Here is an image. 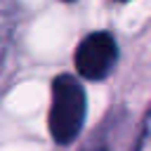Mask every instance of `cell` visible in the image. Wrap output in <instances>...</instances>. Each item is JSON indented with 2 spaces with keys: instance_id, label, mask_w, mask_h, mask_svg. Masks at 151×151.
I'll return each instance as SVG.
<instances>
[{
  "instance_id": "obj_1",
  "label": "cell",
  "mask_w": 151,
  "mask_h": 151,
  "mask_svg": "<svg viewBox=\"0 0 151 151\" xmlns=\"http://www.w3.org/2000/svg\"><path fill=\"white\" fill-rule=\"evenodd\" d=\"M87 116V97L83 83L71 73H59L52 80V97H50V113L47 127L59 146H68L83 132Z\"/></svg>"
},
{
  "instance_id": "obj_2",
  "label": "cell",
  "mask_w": 151,
  "mask_h": 151,
  "mask_svg": "<svg viewBox=\"0 0 151 151\" xmlns=\"http://www.w3.org/2000/svg\"><path fill=\"white\" fill-rule=\"evenodd\" d=\"M73 64L80 78L94 83L106 80L118 64V42L113 33L109 31L87 33L73 52Z\"/></svg>"
},
{
  "instance_id": "obj_3",
  "label": "cell",
  "mask_w": 151,
  "mask_h": 151,
  "mask_svg": "<svg viewBox=\"0 0 151 151\" xmlns=\"http://www.w3.org/2000/svg\"><path fill=\"white\" fill-rule=\"evenodd\" d=\"M17 19H19V7L14 0H0V71L7 59L14 31H17Z\"/></svg>"
},
{
  "instance_id": "obj_4",
  "label": "cell",
  "mask_w": 151,
  "mask_h": 151,
  "mask_svg": "<svg viewBox=\"0 0 151 151\" xmlns=\"http://www.w3.org/2000/svg\"><path fill=\"white\" fill-rule=\"evenodd\" d=\"M123 146H125V142H123V132H120L118 118L116 116H109L106 123L101 125V130L87 144L85 151H123Z\"/></svg>"
},
{
  "instance_id": "obj_5",
  "label": "cell",
  "mask_w": 151,
  "mask_h": 151,
  "mask_svg": "<svg viewBox=\"0 0 151 151\" xmlns=\"http://www.w3.org/2000/svg\"><path fill=\"white\" fill-rule=\"evenodd\" d=\"M132 151H151V104L146 109V116L139 125V132H137V139L132 144Z\"/></svg>"
},
{
  "instance_id": "obj_6",
  "label": "cell",
  "mask_w": 151,
  "mask_h": 151,
  "mask_svg": "<svg viewBox=\"0 0 151 151\" xmlns=\"http://www.w3.org/2000/svg\"><path fill=\"white\" fill-rule=\"evenodd\" d=\"M61 2H76V0H61Z\"/></svg>"
},
{
  "instance_id": "obj_7",
  "label": "cell",
  "mask_w": 151,
  "mask_h": 151,
  "mask_svg": "<svg viewBox=\"0 0 151 151\" xmlns=\"http://www.w3.org/2000/svg\"><path fill=\"white\" fill-rule=\"evenodd\" d=\"M118 2H130V0H118Z\"/></svg>"
}]
</instances>
